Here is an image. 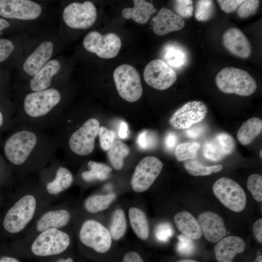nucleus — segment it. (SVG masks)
Returning a JSON list of instances; mask_svg holds the SVG:
<instances>
[{
  "label": "nucleus",
  "instance_id": "nucleus-5",
  "mask_svg": "<svg viewBox=\"0 0 262 262\" xmlns=\"http://www.w3.org/2000/svg\"><path fill=\"white\" fill-rule=\"evenodd\" d=\"M63 41L57 31L45 32L31 37L19 67L21 81L26 82L61 51Z\"/></svg>",
  "mask_w": 262,
  "mask_h": 262
},
{
  "label": "nucleus",
  "instance_id": "nucleus-1",
  "mask_svg": "<svg viewBox=\"0 0 262 262\" xmlns=\"http://www.w3.org/2000/svg\"><path fill=\"white\" fill-rule=\"evenodd\" d=\"M17 127L4 142L3 151L21 177L39 172L57 159L58 145L49 131L24 124Z\"/></svg>",
  "mask_w": 262,
  "mask_h": 262
},
{
  "label": "nucleus",
  "instance_id": "nucleus-57",
  "mask_svg": "<svg viewBox=\"0 0 262 262\" xmlns=\"http://www.w3.org/2000/svg\"><path fill=\"white\" fill-rule=\"evenodd\" d=\"M260 157L261 159L262 158V149H261L260 152Z\"/></svg>",
  "mask_w": 262,
  "mask_h": 262
},
{
  "label": "nucleus",
  "instance_id": "nucleus-15",
  "mask_svg": "<svg viewBox=\"0 0 262 262\" xmlns=\"http://www.w3.org/2000/svg\"><path fill=\"white\" fill-rule=\"evenodd\" d=\"M213 190L217 198L229 210L239 213L245 208L246 193L242 186L234 180L222 177L214 183Z\"/></svg>",
  "mask_w": 262,
  "mask_h": 262
},
{
  "label": "nucleus",
  "instance_id": "nucleus-56",
  "mask_svg": "<svg viewBox=\"0 0 262 262\" xmlns=\"http://www.w3.org/2000/svg\"><path fill=\"white\" fill-rule=\"evenodd\" d=\"M178 262H198L197 261L192 260H181Z\"/></svg>",
  "mask_w": 262,
  "mask_h": 262
},
{
  "label": "nucleus",
  "instance_id": "nucleus-30",
  "mask_svg": "<svg viewBox=\"0 0 262 262\" xmlns=\"http://www.w3.org/2000/svg\"><path fill=\"white\" fill-rule=\"evenodd\" d=\"M129 217L131 228L141 240H146L149 236V225L144 212L139 208L132 207L128 211Z\"/></svg>",
  "mask_w": 262,
  "mask_h": 262
},
{
  "label": "nucleus",
  "instance_id": "nucleus-8",
  "mask_svg": "<svg viewBox=\"0 0 262 262\" xmlns=\"http://www.w3.org/2000/svg\"><path fill=\"white\" fill-rule=\"evenodd\" d=\"M59 18L58 31L66 28L86 30L96 21L97 11L91 1L72 2L60 7Z\"/></svg>",
  "mask_w": 262,
  "mask_h": 262
},
{
  "label": "nucleus",
  "instance_id": "nucleus-32",
  "mask_svg": "<svg viewBox=\"0 0 262 262\" xmlns=\"http://www.w3.org/2000/svg\"><path fill=\"white\" fill-rule=\"evenodd\" d=\"M87 167L88 170L82 171L81 174L82 179L87 182L97 180H104L112 171V169L107 165L91 160L88 161Z\"/></svg>",
  "mask_w": 262,
  "mask_h": 262
},
{
  "label": "nucleus",
  "instance_id": "nucleus-2",
  "mask_svg": "<svg viewBox=\"0 0 262 262\" xmlns=\"http://www.w3.org/2000/svg\"><path fill=\"white\" fill-rule=\"evenodd\" d=\"M63 84L37 92H20L16 123L49 131L65 111L66 96Z\"/></svg>",
  "mask_w": 262,
  "mask_h": 262
},
{
  "label": "nucleus",
  "instance_id": "nucleus-24",
  "mask_svg": "<svg viewBox=\"0 0 262 262\" xmlns=\"http://www.w3.org/2000/svg\"><path fill=\"white\" fill-rule=\"evenodd\" d=\"M223 43L226 48L234 55L243 59L249 57L251 46L244 33L239 29L231 28L223 34Z\"/></svg>",
  "mask_w": 262,
  "mask_h": 262
},
{
  "label": "nucleus",
  "instance_id": "nucleus-27",
  "mask_svg": "<svg viewBox=\"0 0 262 262\" xmlns=\"http://www.w3.org/2000/svg\"><path fill=\"white\" fill-rule=\"evenodd\" d=\"M133 2V8H126L122 11L121 15L125 19L131 18L138 23L144 24L157 11L151 2L144 0H134Z\"/></svg>",
  "mask_w": 262,
  "mask_h": 262
},
{
  "label": "nucleus",
  "instance_id": "nucleus-48",
  "mask_svg": "<svg viewBox=\"0 0 262 262\" xmlns=\"http://www.w3.org/2000/svg\"><path fill=\"white\" fill-rule=\"evenodd\" d=\"M122 262H144V261L138 253L129 251L124 255Z\"/></svg>",
  "mask_w": 262,
  "mask_h": 262
},
{
  "label": "nucleus",
  "instance_id": "nucleus-26",
  "mask_svg": "<svg viewBox=\"0 0 262 262\" xmlns=\"http://www.w3.org/2000/svg\"><path fill=\"white\" fill-rule=\"evenodd\" d=\"M174 223L182 234L193 240H197L202 235L198 221L189 212L182 211L175 214Z\"/></svg>",
  "mask_w": 262,
  "mask_h": 262
},
{
  "label": "nucleus",
  "instance_id": "nucleus-51",
  "mask_svg": "<svg viewBox=\"0 0 262 262\" xmlns=\"http://www.w3.org/2000/svg\"><path fill=\"white\" fill-rule=\"evenodd\" d=\"M0 262H22L17 257L11 256H2L0 257Z\"/></svg>",
  "mask_w": 262,
  "mask_h": 262
},
{
  "label": "nucleus",
  "instance_id": "nucleus-12",
  "mask_svg": "<svg viewBox=\"0 0 262 262\" xmlns=\"http://www.w3.org/2000/svg\"><path fill=\"white\" fill-rule=\"evenodd\" d=\"M71 219V213L61 203L50 205L39 215L20 239L30 238L50 229H66Z\"/></svg>",
  "mask_w": 262,
  "mask_h": 262
},
{
  "label": "nucleus",
  "instance_id": "nucleus-47",
  "mask_svg": "<svg viewBox=\"0 0 262 262\" xmlns=\"http://www.w3.org/2000/svg\"><path fill=\"white\" fill-rule=\"evenodd\" d=\"M253 234L256 240L262 243V219H259L254 223L252 227Z\"/></svg>",
  "mask_w": 262,
  "mask_h": 262
},
{
  "label": "nucleus",
  "instance_id": "nucleus-53",
  "mask_svg": "<svg viewBox=\"0 0 262 262\" xmlns=\"http://www.w3.org/2000/svg\"><path fill=\"white\" fill-rule=\"evenodd\" d=\"M51 262H74V261L72 257L66 256V254H65Z\"/></svg>",
  "mask_w": 262,
  "mask_h": 262
},
{
  "label": "nucleus",
  "instance_id": "nucleus-37",
  "mask_svg": "<svg viewBox=\"0 0 262 262\" xmlns=\"http://www.w3.org/2000/svg\"><path fill=\"white\" fill-rule=\"evenodd\" d=\"M200 147L197 142L183 143L178 145L175 151L176 159L179 161H184L194 158Z\"/></svg>",
  "mask_w": 262,
  "mask_h": 262
},
{
  "label": "nucleus",
  "instance_id": "nucleus-50",
  "mask_svg": "<svg viewBox=\"0 0 262 262\" xmlns=\"http://www.w3.org/2000/svg\"><path fill=\"white\" fill-rule=\"evenodd\" d=\"M129 130L128 124L124 121H122L119 126L118 135L121 139L127 138L129 134Z\"/></svg>",
  "mask_w": 262,
  "mask_h": 262
},
{
  "label": "nucleus",
  "instance_id": "nucleus-7",
  "mask_svg": "<svg viewBox=\"0 0 262 262\" xmlns=\"http://www.w3.org/2000/svg\"><path fill=\"white\" fill-rule=\"evenodd\" d=\"M52 9L45 1L33 0H0V17L10 20L38 24L49 22Z\"/></svg>",
  "mask_w": 262,
  "mask_h": 262
},
{
  "label": "nucleus",
  "instance_id": "nucleus-40",
  "mask_svg": "<svg viewBox=\"0 0 262 262\" xmlns=\"http://www.w3.org/2000/svg\"><path fill=\"white\" fill-rule=\"evenodd\" d=\"M173 8L176 14L183 19V18H189L193 16L194 12L193 0H174L173 2Z\"/></svg>",
  "mask_w": 262,
  "mask_h": 262
},
{
  "label": "nucleus",
  "instance_id": "nucleus-25",
  "mask_svg": "<svg viewBox=\"0 0 262 262\" xmlns=\"http://www.w3.org/2000/svg\"><path fill=\"white\" fill-rule=\"evenodd\" d=\"M246 243L241 237L229 236L218 241L214 247V253L218 262H232L236 255L245 249Z\"/></svg>",
  "mask_w": 262,
  "mask_h": 262
},
{
  "label": "nucleus",
  "instance_id": "nucleus-52",
  "mask_svg": "<svg viewBox=\"0 0 262 262\" xmlns=\"http://www.w3.org/2000/svg\"><path fill=\"white\" fill-rule=\"evenodd\" d=\"M201 132V130L199 129H193L187 131V135L191 138H196L200 135Z\"/></svg>",
  "mask_w": 262,
  "mask_h": 262
},
{
  "label": "nucleus",
  "instance_id": "nucleus-23",
  "mask_svg": "<svg viewBox=\"0 0 262 262\" xmlns=\"http://www.w3.org/2000/svg\"><path fill=\"white\" fill-rule=\"evenodd\" d=\"M202 233L209 242L215 243L225 237L227 229L221 217L215 213L206 212L198 217Z\"/></svg>",
  "mask_w": 262,
  "mask_h": 262
},
{
  "label": "nucleus",
  "instance_id": "nucleus-42",
  "mask_svg": "<svg viewBox=\"0 0 262 262\" xmlns=\"http://www.w3.org/2000/svg\"><path fill=\"white\" fill-rule=\"evenodd\" d=\"M260 1L258 0H244L237 9V15L242 18L253 16L256 13Z\"/></svg>",
  "mask_w": 262,
  "mask_h": 262
},
{
  "label": "nucleus",
  "instance_id": "nucleus-11",
  "mask_svg": "<svg viewBox=\"0 0 262 262\" xmlns=\"http://www.w3.org/2000/svg\"><path fill=\"white\" fill-rule=\"evenodd\" d=\"M65 64L61 56L49 61L28 81L21 83L19 92H37L63 84Z\"/></svg>",
  "mask_w": 262,
  "mask_h": 262
},
{
  "label": "nucleus",
  "instance_id": "nucleus-21",
  "mask_svg": "<svg viewBox=\"0 0 262 262\" xmlns=\"http://www.w3.org/2000/svg\"><path fill=\"white\" fill-rule=\"evenodd\" d=\"M236 144L229 134L221 132L205 142L203 153L211 161H218L231 155L235 150Z\"/></svg>",
  "mask_w": 262,
  "mask_h": 262
},
{
  "label": "nucleus",
  "instance_id": "nucleus-49",
  "mask_svg": "<svg viewBox=\"0 0 262 262\" xmlns=\"http://www.w3.org/2000/svg\"><path fill=\"white\" fill-rule=\"evenodd\" d=\"M177 141L176 135L173 132H170L167 134L165 138V145L168 149H173Z\"/></svg>",
  "mask_w": 262,
  "mask_h": 262
},
{
  "label": "nucleus",
  "instance_id": "nucleus-46",
  "mask_svg": "<svg viewBox=\"0 0 262 262\" xmlns=\"http://www.w3.org/2000/svg\"><path fill=\"white\" fill-rule=\"evenodd\" d=\"M243 1V0H217L221 10L227 13H230L235 11Z\"/></svg>",
  "mask_w": 262,
  "mask_h": 262
},
{
  "label": "nucleus",
  "instance_id": "nucleus-41",
  "mask_svg": "<svg viewBox=\"0 0 262 262\" xmlns=\"http://www.w3.org/2000/svg\"><path fill=\"white\" fill-rule=\"evenodd\" d=\"M98 135L99 138L100 147L105 151L108 150L115 141L116 134L113 131L101 126L99 127Z\"/></svg>",
  "mask_w": 262,
  "mask_h": 262
},
{
  "label": "nucleus",
  "instance_id": "nucleus-22",
  "mask_svg": "<svg viewBox=\"0 0 262 262\" xmlns=\"http://www.w3.org/2000/svg\"><path fill=\"white\" fill-rule=\"evenodd\" d=\"M152 21L153 31L160 36L181 30L185 26V22L182 18L165 7L160 9Z\"/></svg>",
  "mask_w": 262,
  "mask_h": 262
},
{
  "label": "nucleus",
  "instance_id": "nucleus-28",
  "mask_svg": "<svg viewBox=\"0 0 262 262\" xmlns=\"http://www.w3.org/2000/svg\"><path fill=\"white\" fill-rule=\"evenodd\" d=\"M262 120L258 117H251L244 122L238 130L236 136L244 146L251 144L262 132Z\"/></svg>",
  "mask_w": 262,
  "mask_h": 262
},
{
  "label": "nucleus",
  "instance_id": "nucleus-43",
  "mask_svg": "<svg viewBox=\"0 0 262 262\" xmlns=\"http://www.w3.org/2000/svg\"><path fill=\"white\" fill-rule=\"evenodd\" d=\"M155 135L150 131H144L141 132L137 138V144L142 149L146 150L154 147L157 143Z\"/></svg>",
  "mask_w": 262,
  "mask_h": 262
},
{
  "label": "nucleus",
  "instance_id": "nucleus-6",
  "mask_svg": "<svg viewBox=\"0 0 262 262\" xmlns=\"http://www.w3.org/2000/svg\"><path fill=\"white\" fill-rule=\"evenodd\" d=\"M71 131L52 134L58 148L79 157L90 155L95 148V139L99 129V122L95 118H89Z\"/></svg>",
  "mask_w": 262,
  "mask_h": 262
},
{
  "label": "nucleus",
  "instance_id": "nucleus-38",
  "mask_svg": "<svg viewBox=\"0 0 262 262\" xmlns=\"http://www.w3.org/2000/svg\"><path fill=\"white\" fill-rule=\"evenodd\" d=\"M214 11L213 1L210 0H199L196 2L195 16L196 20L206 22L213 16Z\"/></svg>",
  "mask_w": 262,
  "mask_h": 262
},
{
  "label": "nucleus",
  "instance_id": "nucleus-59",
  "mask_svg": "<svg viewBox=\"0 0 262 262\" xmlns=\"http://www.w3.org/2000/svg\"><path fill=\"white\" fill-rule=\"evenodd\" d=\"M0 76H1V75H0Z\"/></svg>",
  "mask_w": 262,
  "mask_h": 262
},
{
  "label": "nucleus",
  "instance_id": "nucleus-20",
  "mask_svg": "<svg viewBox=\"0 0 262 262\" xmlns=\"http://www.w3.org/2000/svg\"><path fill=\"white\" fill-rule=\"evenodd\" d=\"M207 113V107L203 102L189 101L175 112L169 119V123L176 129H186L193 124L201 122Z\"/></svg>",
  "mask_w": 262,
  "mask_h": 262
},
{
  "label": "nucleus",
  "instance_id": "nucleus-36",
  "mask_svg": "<svg viewBox=\"0 0 262 262\" xmlns=\"http://www.w3.org/2000/svg\"><path fill=\"white\" fill-rule=\"evenodd\" d=\"M184 166L187 171L194 176H207L219 172L223 169L221 164L205 166L195 160L186 161Z\"/></svg>",
  "mask_w": 262,
  "mask_h": 262
},
{
  "label": "nucleus",
  "instance_id": "nucleus-31",
  "mask_svg": "<svg viewBox=\"0 0 262 262\" xmlns=\"http://www.w3.org/2000/svg\"><path fill=\"white\" fill-rule=\"evenodd\" d=\"M164 58L168 66L176 68L185 66L188 60L186 50L181 47L175 44H168L165 47Z\"/></svg>",
  "mask_w": 262,
  "mask_h": 262
},
{
  "label": "nucleus",
  "instance_id": "nucleus-4",
  "mask_svg": "<svg viewBox=\"0 0 262 262\" xmlns=\"http://www.w3.org/2000/svg\"><path fill=\"white\" fill-rule=\"evenodd\" d=\"M71 244V238L66 229H50L30 238L20 239L18 255L51 262L66 254Z\"/></svg>",
  "mask_w": 262,
  "mask_h": 262
},
{
  "label": "nucleus",
  "instance_id": "nucleus-39",
  "mask_svg": "<svg viewBox=\"0 0 262 262\" xmlns=\"http://www.w3.org/2000/svg\"><path fill=\"white\" fill-rule=\"evenodd\" d=\"M247 188L253 198L257 201H262V176L253 174L249 176L247 180Z\"/></svg>",
  "mask_w": 262,
  "mask_h": 262
},
{
  "label": "nucleus",
  "instance_id": "nucleus-45",
  "mask_svg": "<svg viewBox=\"0 0 262 262\" xmlns=\"http://www.w3.org/2000/svg\"><path fill=\"white\" fill-rule=\"evenodd\" d=\"M173 232V229L170 224L168 222H163L156 227L155 235L159 241L165 242L172 236Z\"/></svg>",
  "mask_w": 262,
  "mask_h": 262
},
{
  "label": "nucleus",
  "instance_id": "nucleus-10",
  "mask_svg": "<svg viewBox=\"0 0 262 262\" xmlns=\"http://www.w3.org/2000/svg\"><path fill=\"white\" fill-rule=\"evenodd\" d=\"M37 182L50 196L56 199L73 184L71 171L56 159L39 172Z\"/></svg>",
  "mask_w": 262,
  "mask_h": 262
},
{
  "label": "nucleus",
  "instance_id": "nucleus-16",
  "mask_svg": "<svg viewBox=\"0 0 262 262\" xmlns=\"http://www.w3.org/2000/svg\"><path fill=\"white\" fill-rule=\"evenodd\" d=\"M30 38L26 33L0 37V66L18 69L25 56Z\"/></svg>",
  "mask_w": 262,
  "mask_h": 262
},
{
  "label": "nucleus",
  "instance_id": "nucleus-35",
  "mask_svg": "<svg viewBox=\"0 0 262 262\" xmlns=\"http://www.w3.org/2000/svg\"><path fill=\"white\" fill-rule=\"evenodd\" d=\"M127 229V221L124 211L117 209L114 212L110 226L111 237L117 240L122 238Z\"/></svg>",
  "mask_w": 262,
  "mask_h": 262
},
{
  "label": "nucleus",
  "instance_id": "nucleus-44",
  "mask_svg": "<svg viewBox=\"0 0 262 262\" xmlns=\"http://www.w3.org/2000/svg\"><path fill=\"white\" fill-rule=\"evenodd\" d=\"M177 250L182 255H189L192 254L195 249V244L193 240L180 234L178 236Z\"/></svg>",
  "mask_w": 262,
  "mask_h": 262
},
{
  "label": "nucleus",
  "instance_id": "nucleus-9",
  "mask_svg": "<svg viewBox=\"0 0 262 262\" xmlns=\"http://www.w3.org/2000/svg\"><path fill=\"white\" fill-rule=\"evenodd\" d=\"M215 83L222 92L242 97L250 96L257 89L256 82L249 73L234 67L221 70L216 76Z\"/></svg>",
  "mask_w": 262,
  "mask_h": 262
},
{
  "label": "nucleus",
  "instance_id": "nucleus-29",
  "mask_svg": "<svg viewBox=\"0 0 262 262\" xmlns=\"http://www.w3.org/2000/svg\"><path fill=\"white\" fill-rule=\"evenodd\" d=\"M38 24L5 19L0 17V37L11 34L31 33L37 31Z\"/></svg>",
  "mask_w": 262,
  "mask_h": 262
},
{
  "label": "nucleus",
  "instance_id": "nucleus-14",
  "mask_svg": "<svg viewBox=\"0 0 262 262\" xmlns=\"http://www.w3.org/2000/svg\"><path fill=\"white\" fill-rule=\"evenodd\" d=\"M113 78L118 93L123 99L133 102L141 97V79L134 67L128 64L120 65L114 70Z\"/></svg>",
  "mask_w": 262,
  "mask_h": 262
},
{
  "label": "nucleus",
  "instance_id": "nucleus-58",
  "mask_svg": "<svg viewBox=\"0 0 262 262\" xmlns=\"http://www.w3.org/2000/svg\"></svg>",
  "mask_w": 262,
  "mask_h": 262
},
{
  "label": "nucleus",
  "instance_id": "nucleus-33",
  "mask_svg": "<svg viewBox=\"0 0 262 262\" xmlns=\"http://www.w3.org/2000/svg\"><path fill=\"white\" fill-rule=\"evenodd\" d=\"M115 198L114 193L91 195L85 200L84 207L89 213H97L107 209Z\"/></svg>",
  "mask_w": 262,
  "mask_h": 262
},
{
  "label": "nucleus",
  "instance_id": "nucleus-34",
  "mask_svg": "<svg viewBox=\"0 0 262 262\" xmlns=\"http://www.w3.org/2000/svg\"><path fill=\"white\" fill-rule=\"evenodd\" d=\"M108 151V159L112 166L116 170L121 169L124 159L130 153L128 146L121 141L117 140L115 141Z\"/></svg>",
  "mask_w": 262,
  "mask_h": 262
},
{
  "label": "nucleus",
  "instance_id": "nucleus-3",
  "mask_svg": "<svg viewBox=\"0 0 262 262\" xmlns=\"http://www.w3.org/2000/svg\"><path fill=\"white\" fill-rule=\"evenodd\" d=\"M54 200L37 181L24 182L19 188L16 200L4 216L3 229L11 234H20L21 237Z\"/></svg>",
  "mask_w": 262,
  "mask_h": 262
},
{
  "label": "nucleus",
  "instance_id": "nucleus-13",
  "mask_svg": "<svg viewBox=\"0 0 262 262\" xmlns=\"http://www.w3.org/2000/svg\"><path fill=\"white\" fill-rule=\"evenodd\" d=\"M78 239L84 247L98 253H106L112 245L109 230L93 219H88L82 222L79 229Z\"/></svg>",
  "mask_w": 262,
  "mask_h": 262
},
{
  "label": "nucleus",
  "instance_id": "nucleus-19",
  "mask_svg": "<svg viewBox=\"0 0 262 262\" xmlns=\"http://www.w3.org/2000/svg\"><path fill=\"white\" fill-rule=\"evenodd\" d=\"M143 76L148 85L159 90L169 88L177 78L175 70L161 59H155L149 62L145 68Z\"/></svg>",
  "mask_w": 262,
  "mask_h": 262
},
{
  "label": "nucleus",
  "instance_id": "nucleus-54",
  "mask_svg": "<svg viewBox=\"0 0 262 262\" xmlns=\"http://www.w3.org/2000/svg\"><path fill=\"white\" fill-rule=\"evenodd\" d=\"M4 123V116L3 115L0 110V127H2Z\"/></svg>",
  "mask_w": 262,
  "mask_h": 262
},
{
  "label": "nucleus",
  "instance_id": "nucleus-55",
  "mask_svg": "<svg viewBox=\"0 0 262 262\" xmlns=\"http://www.w3.org/2000/svg\"><path fill=\"white\" fill-rule=\"evenodd\" d=\"M254 262H262V255H258L255 260L254 261Z\"/></svg>",
  "mask_w": 262,
  "mask_h": 262
},
{
  "label": "nucleus",
  "instance_id": "nucleus-17",
  "mask_svg": "<svg viewBox=\"0 0 262 262\" xmlns=\"http://www.w3.org/2000/svg\"><path fill=\"white\" fill-rule=\"evenodd\" d=\"M83 48L103 59H111L118 54L121 47L120 37L110 33L104 35L96 31L87 33L82 40Z\"/></svg>",
  "mask_w": 262,
  "mask_h": 262
},
{
  "label": "nucleus",
  "instance_id": "nucleus-18",
  "mask_svg": "<svg viewBox=\"0 0 262 262\" xmlns=\"http://www.w3.org/2000/svg\"><path fill=\"white\" fill-rule=\"evenodd\" d=\"M163 163L157 157L147 156L142 159L135 167L131 180V186L136 192L147 190L160 174Z\"/></svg>",
  "mask_w": 262,
  "mask_h": 262
}]
</instances>
